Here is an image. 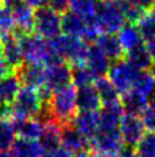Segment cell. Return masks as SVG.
Here are the masks:
<instances>
[{"mask_svg": "<svg viewBox=\"0 0 155 157\" xmlns=\"http://www.w3.org/2000/svg\"><path fill=\"white\" fill-rule=\"evenodd\" d=\"M48 106L52 118L61 126L73 122L76 113L79 112L76 104V87L70 85L52 91Z\"/></svg>", "mask_w": 155, "mask_h": 157, "instance_id": "1", "label": "cell"}, {"mask_svg": "<svg viewBox=\"0 0 155 157\" xmlns=\"http://www.w3.org/2000/svg\"><path fill=\"white\" fill-rule=\"evenodd\" d=\"M48 103L41 99L36 88L23 86L16 96L12 108V120L16 118H38Z\"/></svg>", "mask_w": 155, "mask_h": 157, "instance_id": "2", "label": "cell"}, {"mask_svg": "<svg viewBox=\"0 0 155 157\" xmlns=\"http://www.w3.org/2000/svg\"><path fill=\"white\" fill-rule=\"evenodd\" d=\"M95 18L102 33H118L124 24L125 17L121 9L111 0H99L97 2Z\"/></svg>", "mask_w": 155, "mask_h": 157, "instance_id": "3", "label": "cell"}, {"mask_svg": "<svg viewBox=\"0 0 155 157\" xmlns=\"http://www.w3.org/2000/svg\"><path fill=\"white\" fill-rule=\"evenodd\" d=\"M17 34L20 35L25 64H43L47 66L49 61L47 39L32 33L30 34L17 33Z\"/></svg>", "mask_w": 155, "mask_h": 157, "instance_id": "4", "label": "cell"}, {"mask_svg": "<svg viewBox=\"0 0 155 157\" xmlns=\"http://www.w3.org/2000/svg\"><path fill=\"white\" fill-rule=\"evenodd\" d=\"M62 14L52 9L49 5L35 9L34 31L44 39H52L62 33Z\"/></svg>", "mask_w": 155, "mask_h": 157, "instance_id": "5", "label": "cell"}, {"mask_svg": "<svg viewBox=\"0 0 155 157\" xmlns=\"http://www.w3.org/2000/svg\"><path fill=\"white\" fill-rule=\"evenodd\" d=\"M140 71L141 70L136 69L133 65L125 60V57H123L120 60L114 61L110 65V69L107 71V78L114 85V87L118 90V92L123 95L124 92L129 91L131 88H133L135 81Z\"/></svg>", "mask_w": 155, "mask_h": 157, "instance_id": "6", "label": "cell"}, {"mask_svg": "<svg viewBox=\"0 0 155 157\" xmlns=\"http://www.w3.org/2000/svg\"><path fill=\"white\" fill-rule=\"evenodd\" d=\"M124 147L123 139L119 130L98 131L89 140V148L93 155H102L109 157H118L119 152Z\"/></svg>", "mask_w": 155, "mask_h": 157, "instance_id": "7", "label": "cell"}, {"mask_svg": "<svg viewBox=\"0 0 155 157\" xmlns=\"http://www.w3.org/2000/svg\"><path fill=\"white\" fill-rule=\"evenodd\" d=\"M119 132L121 139H123L124 145L135 148L145 134V126L142 123L141 117L138 114L125 113L124 112L119 125Z\"/></svg>", "mask_w": 155, "mask_h": 157, "instance_id": "8", "label": "cell"}, {"mask_svg": "<svg viewBox=\"0 0 155 157\" xmlns=\"http://www.w3.org/2000/svg\"><path fill=\"white\" fill-rule=\"evenodd\" d=\"M0 51L12 71H18L21 66L25 64L20 35L17 31L12 35L0 38Z\"/></svg>", "mask_w": 155, "mask_h": 157, "instance_id": "9", "label": "cell"}, {"mask_svg": "<svg viewBox=\"0 0 155 157\" xmlns=\"http://www.w3.org/2000/svg\"><path fill=\"white\" fill-rule=\"evenodd\" d=\"M70 85H73V70H71V65L69 63L59 61V63L47 66L45 86L51 91Z\"/></svg>", "mask_w": 155, "mask_h": 157, "instance_id": "10", "label": "cell"}, {"mask_svg": "<svg viewBox=\"0 0 155 157\" xmlns=\"http://www.w3.org/2000/svg\"><path fill=\"white\" fill-rule=\"evenodd\" d=\"M61 147L67 149L73 155L89 148V140L76 130L73 122L61 126Z\"/></svg>", "mask_w": 155, "mask_h": 157, "instance_id": "11", "label": "cell"}, {"mask_svg": "<svg viewBox=\"0 0 155 157\" xmlns=\"http://www.w3.org/2000/svg\"><path fill=\"white\" fill-rule=\"evenodd\" d=\"M16 73L18 74L21 83L23 86L36 90L45 86L47 66L43 64H23Z\"/></svg>", "mask_w": 155, "mask_h": 157, "instance_id": "12", "label": "cell"}, {"mask_svg": "<svg viewBox=\"0 0 155 157\" xmlns=\"http://www.w3.org/2000/svg\"><path fill=\"white\" fill-rule=\"evenodd\" d=\"M13 17L16 22V31L20 34H30L34 31L35 9L26 4L23 0L12 7Z\"/></svg>", "mask_w": 155, "mask_h": 157, "instance_id": "13", "label": "cell"}, {"mask_svg": "<svg viewBox=\"0 0 155 157\" xmlns=\"http://www.w3.org/2000/svg\"><path fill=\"white\" fill-rule=\"evenodd\" d=\"M110 65H111V61L107 59V56L96 44H89L88 55L85 59V66L92 71L95 78L106 77L110 69Z\"/></svg>", "mask_w": 155, "mask_h": 157, "instance_id": "14", "label": "cell"}, {"mask_svg": "<svg viewBox=\"0 0 155 157\" xmlns=\"http://www.w3.org/2000/svg\"><path fill=\"white\" fill-rule=\"evenodd\" d=\"M73 125L84 138L91 140L99 131V113L95 112H79L73 120Z\"/></svg>", "mask_w": 155, "mask_h": 157, "instance_id": "15", "label": "cell"}, {"mask_svg": "<svg viewBox=\"0 0 155 157\" xmlns=\"http://www.w3.org/2000/svg\"><path fill=\"white\" fill-rule=\"evenodd\" d=\"M99 113V131H113L119 130L121 117L124 109L120 103L111 105H102Z\"/></svg>", "mask_w": 155, "mask_h": 157, "instance_id": "16", "label": "cell"}, {"mask_svg": "<svg viewBox=\"0 0 155 157\" xmlns=\"http://www.w3.org/2000/svg\"><path fill=\"white\" fill-rule=\"evenodd\" d=\"M76 104L79 112H95L102 106L95 85L76 87Z\"/></svg>", "mask_w": 155, "mask_h": 157, "instance_id": "17", "label": "cell"}, {"mask_svg": "<svg viewBox=\"0 0 155 157\" xmlns=\"http://www.w3.org/2000/svg\"><path fill=\"white\" fill-rule=\"evenodd\" d=\"M21 86V79L16 71H10L9 74L0 78V106L12 105Z\"/></svg>", "mask_w": 155, "mask_h": 157, "instance_id": "18", "label": "cell"}, {"mask_svg": "<svg viewBox=\"0 0 155 157\" xmlns=\"http://www.w3.org/2000/svg\"><path fill=\"white\" fill-rule=\"evenodd\" d=\"M95 44L107 56V59L111 63L123 59L125 55L124 49L119 42L118 35L113 34V33H102V34H99Z\"/></svg>", "mask_w": 155, "mask_h": 157, "instance_id": "19", "label": "cell"}, {"mask_svg": "<svg viewBox=\"0 0 155 157\" xmlns=\"http://www.w3.org/2000/svg\"><path fill=\"white\" fill-rule=\"evenodd\" d=\"M16 134L21 139L39 140L43 134L44 123L38 118H16L12 120Z\"/></svg>", "mask_w": 155, "mask_h": 157, "instance_id": "20", "label": "cell"}, {"mask_svg": "<svg viewBox=\"0 0 155 157\" xmlns=\"http://www.w3.org/2000/svg\"><path fill=\"white\" fill-rule=\"evenodd\" d=\"M120 104L123 106L125 113H132L138 116L149 106L147 96L142 95L140 91H137L135 88H131L129 91L120 95Z\"/></svg>", "mask_w": 155, "mask_h": 157, "instance_id": "21", "label": "cell"}, {"mask_svg": "<svg viewBox=\"0 0 155 157\" xmlns=\"http://www.w3.org/2000/svg\"><path fill=\"white\" fill-rule=\"evenodd\" d=\"M61 26H62V34L83 39L87 30V20L71 10H66L62 14Z\"/></svg>", "mask_w": 155, "mask_h": 157, "instance_id": "22", "label": "cell"}, {"mask_svg": "<svg viewBox=\"0 0 155 157\" xmlns=\"http://www.w3.org/2000/svg\"><path fill=\"white\" fill-rule=\"evenodd\" d=\"M39 143L43 147L44 152H49L61 147V125L54 120H49L44 123L43 134Z\"/></svg>", "mask_w": 155, "mask_h": 157, "instance_id": "23", "label": "cell"}, {"mask_svg": "<svg viewBox=\"0 0 155 157\" xmlns=\"http://www.w3.org/2000/svg\"><path fill=\"white\" fill-rule=\"evenodd\" d=\"M118 38H119V42L123 47L124 52H128L131 49H133L141 44H145L143 42V38L141 35L140 30H138L137 25L135 24H124L123 26L119 29L118 31Z\"/></svg>", "mask_w": 155, "mask_h": 157, "instance_id": "24", "label": "cell"}, {"mask_svg": "<svg viewBox=\"0 0 155 157\" xmlns=\"http://www.w3.org/2000/svg\"><path fill=\"white\" fill-rule=\"evenodd\" d=\"M95 87L98 92V96L101 99L102 105H111L120 103V94L107 77H99L95 79Z\"/></svg>", "mask_w": 155, "mask_h": 157, "instance_id": "25", "label": "cell"}, {"mask_svg": "<svg viewBox=\"0 0 155 157\" xmlns=\"http://www.w3.org/2000/svg\"><path fill=\"white\" fill-rule=\"evenodd\" d=\"M124 57L129 64H132L138 70H149V69H151L154 65L151 55L145 44H141V46L125 52Z\"/></svg>", "mask_w": 155, "mask_h": 157, "instance_id": "26", "label": "cell"}, {"mask_svg": "<svg viewBox=\"0 0 155 157\" xmlns=\"http://www.w3.org/2000/svg\"><path fill=\"white\" fill-rule=\"evenodd\" d=\"M14 157H44V149L38 140L16 139L12 145Z\"/></svg>", "mask_w": 155, "mask_h": 157, "instance_id": "27", "label": "cell"}, {"mask_svg": "<svg viewBox=\"0 0 155 157\" xmlns=\"http://www.w3.org/2000/svg\"><path fill=\"white\" fill-rule=\"evenodd\" d=\"M16 128L13 121L8 117L0 116V152L2 151H9L16 140Z\"/></svg>", "mask_w": 155, "mask_h": 157, "instance_id": "28", "label": "cell"}, {"mask_svg": "<svg viewBox=\"0 0 155 157\" xmlns=\"http://www.w3.org/2000/svg\"><path fill=\"white\" fill-rule=\"evenodd\" d=\"M97 0H69V10L83 18H93L96 14Z\"/></svg>", "mask_w": 155, "mask_h": 157, "instance_id": "29", "label": "cell"}, {"mask_svg": "<svg viewBox=\"0 0 155 157\" xmlns=\"http://www.w3.org/2000/svg\"><path fill=\"white\" fill-rule=\"evenodd\" d=\"M16 33V22L12 7L0 3V38L12 35Z\"/></svg>", "mask_w": 155, "mask_h": 157, "instance_id": "30", "label": "cell"}, {"mask_svg": "<svg viewBox=\"0 0 155 157\" xmlns=\"http://www.w3.org/2000/svg\"><path fill=\"white\" fill-rule=\"evenodd\" d=\"M136 25L145 42L155 39V12L154 10L145 12V14L140 18V21Z\"/></svg>", "mask_w": 155, "mask_h": 157, "instance_id": "31", "label": "cell"}, {"mask_svg": "<svg viewBox=\"0 0 155 157\" xmlns=\"http://www.w3.org/2000/svg\"><path fill=\"white\" fill-rule=\"evenodd\" d=\"M133 88L140 91L142 95L149 96L155 88V75L151 70H141L135 81Z\"/></svg>", "mask_w": 155, "mask_h": 157, "instance_id": "32", "label": "cell"}, {"mask_svg": "<svg viewBox=\"0 0 155 157\" xmlns=\"http://www.w3.org/2000/svg\"><path fill=\"white\" fill-rule=\"evenodd\" d=\"M71 70H73V85L75 87L88 86L95 83V75L92 71L85 66V64L81 65H71Z\"/></svg>", "mask_w": 155, "mask_h": 157, "instance_id": "33", "label": "cell"}, {"mask_svg": "<svg viewBox=\"0 0 155 157\" xmlns=\"http://www.w3.org/2000/svg\"><path fill=\"white\" fill-rule=\"evenodd\" d=\"M135 151L138 157H155V132L143 134Z\"/></svg>", "mask_w": 155, "mask_h": 157, "instance_id": "34", "label": "cell"}, {"mask_svg": "<svg viewBox=\"0 0 155 157\" xmlns=\"http://www.w3.org/2000/svg\"><path fill=\"white\" fill-rule=\"evenodd\" d=\"M140 117L142 120L143 126H145V130L150 132H155V108L154 106L149 105L140 114Z\"/></svg>", "mask_w": 155, "mask_h": 157, "instance_id": "35", "label": "cell"}, {"mask_svg": "<svg viewBox=\"0 0 155 157\" xmlns=\"http://www.w3.org/2000/svg\"><path fill=\"white\" fill-rule=\"evenodd\" d=\"M48 5L61 14H63L66 10H69V0H49Z\"/></svg>", "mask_w": 155, "mask_h": 157, "instance_id": "36", "label": "cell"}, {"mask_svg": "<svg viewBox=\"0 0 155 157\" xmlns=\"http://www.w3.org/2000/svg\"><path fill=\"white\" fill-rule=\"evenodd\" d=\"M125 2L132 4V5H135V7H137V8L142 9V10H145V12L151 10L154 8V5H155V0H125Z\"/></svg>", "mask_w": 155, "mask_h": 157, "instance_id": "37", "label": "cell"}, {"mask_svg": "<svg viewBox=\"0 0 155 157\" xmlns=\"http://www.w3.org/2000/svg\"><path fill=\"white\" fill-rule=\"evenodd\" d=\"M44 157H74V155L63 147H58L49 152H44Z\"/></svg>", "mask_w": 155, "mask_h": 157, "instance_id": "38", "label": "cell"}, {"mask_svg": "<svg viewBox=\"0 0 155 157\" xmlns=\"http://www.w3.org/2000/svg\"><path fill=\"white\" fill-rule=\"evenodd\" d=\"M10 71H12V70H10V68L8 66L7 61H5L2 51H0V78H3V77H5L7 74H9Z\"/></svg>", "mask_w": 155, "mask_h": 157, "instance_id": "39", "label": "cell"}, {"mask_svg": "<svg viewBox=\"0 0 155 157\" xmlns=\"http://www.w3.org/2000/svg\"><path fill=\"white\" fill-rule=\"evenodd\" d=\"M118 157H138L137 153H136V151L135 148H132V147H127V145H124L123 149L119 152Z\"/></svg>", "mask_w": 155, "mask_h": 157, "instance_id": "40", "label": "cell"}, {"mask_svg": "<svg viewBox=\"0 0 155 157\" xmlns=\"http://www.w3.org/2000/svg\"><path fill=\"white\" fill-rule=\"evenodd\" d=\"M23 2L26 4H29L30 7L36 9V8H41V7H45V5H48L49 0H23Z\"/></svg>", "mask_w": 155, "mask_h": 157, "instance_id": "41", "label": "cell"}, {"mask_svg": "<svg viewBox=\"0 0 155 157\" xmlns=\"http://www.w3.org/2000/svg\"><path fill=\"white\" fill-rule=\"evenodd\" d=\"M146 47H147V49H149V52H150L151 59H153L154 64H155V39H151V40H149L147 44H146Z\"/></svg>", "mask_w": 155, "mask_h": 157, "instance_id": "42", "label": "cell"}, {"mask_svg": "<svg viewBox=\"0 0 155 157\" xmlns=\"http://www.w3.org/2000/svg\"><path fill=\"white\" fill-rule=\"evenodd\" d=\"M74 157H95V155L92 153L91 149H84V151H80L74 155Z\"/></svg>", "mask_w": 155, "mask_h": 157, "instance_id": "43", "label": "cell"}, {"mask_svg": "<svg viewBox=\"0 0 155 157\" xmlns=\"http://www.w3.org/2000/svg\"><path fill=\"white\" fill-rule=\"evenodd\" d=\"M147 101H149V105L155 108V88H154V91L147 96Z\"/></svg>", "mask_w": 155, "mask_h": 157, "instance_id": "44", "label": "cell"}, {"mask_svg": "<svg viewBox=\"0 0 155 157\" xmlns=\"http://www.w3.org/2000/svg\"><path fill=\"white\" fill-rule=\"evenodd\" d=\"M20 2H22V0H0V3H3L5 5H9V7H13V5H16Z\"/></svg>", "mask_w": 155, "mask_h": 157, "instance_id": "45", "label": "cell"}, {"mask_svg": "<svg viewBox=\"0 0 155 157\" xmlns=\"http://www.w3.org/2000/svg\"><path fill=\"white\" fill-rule=\"evenodd\" d=\"M0 157H14V156L10 151H2L0 152Z\"/></svg>", "mask_w": 155, "mask_h": 157, "instance_id": "46", "label": "cell"}, {"mask_svg": "<svg viewBox=\"0 0 155 157\" xmlns=\"http://www.w3.org/2000/svg\"><path fill=\"white\" fill-rule=\"evenodd\" d=\"M95 157H109V156H102V155H95Z\"/></svg>", "mask_w": 155, "mask_h": 157, "instance_id": "47", "label": "cell"}]
</instances>
